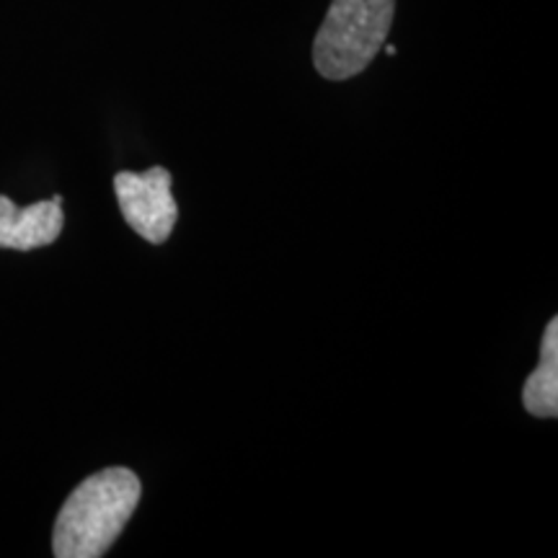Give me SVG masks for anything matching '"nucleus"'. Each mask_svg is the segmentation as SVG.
Wrapping results in <instances>:
<instances>
[{"label":"nucleus","mask_w":558,"mask_h":558,"mask_svg":"<svg viewBox=\"0 0 558 558\" xmlns=\"http://www.w3.org/2000/svg\"><path fill=\"white\" fill-rule=\"evenodd\" d=\"M140 478L135 471L104 469L73 488L62 505L52 533V554L58 558H99L114 546L140 505Z\"/></svg>","instance_id":"nucleus-1"},{"label":"nucleus","mask_w":558,"mask_h":558,"mask_svg":"<svg viewBox=\"0 0 558 558\" xmlns=\"http://www.w3.org/2000/svg\"><path fill=\"white\" fill-rule=\"evenodd\" d=\"M396 0H333L313 41V65L324 78L360 75L383 50Z\"/></svg>","instance_id":"nucleus-2"},{"label":"nucleus","mask_w":558,"mask_h":558,"mask_svg":"<svg viewBox=\"0 0 558 558\" xmlns=\"http://www.w3.org/2000/svg\"><path fill=\"white\" fill-rule=\"evenodd\" d=\"M114 194L128 226L148 243H166L177 228L179 205L171 192V173L153 166L145 173L120 171L114 177Z\"/></svg>","instance_id":"nucleus-3"},{"label":"nucleus","mask_w":558,"mask_h":558,"mask_svg":"<svg viewBox=\"0 0 558 558\" xmlns=\"http://www.w3.org/2000/svg\"><path fill=\"white\" fill-rule=\"evenodd\" d=\"M65 228L62 197L34 202L29 207H16L0 194V248L34 251L50 246Z\"/></svg>","instance_id":"nucleus-4"},{"label":"nucleus","mask_w":558,"mask_h":558,"mask_svg":"<svg viewBox=\"0 0 558 558\" xmlns=\"http://www.w3.org/2000/svg\"><path fill=\"white\" fill-rule=\"evenodd\" d=\"M522 407L538 418L558 416V320L550 318L543 333L541 362L522 388Z\"/></svg>","instance_id":"nucleus-5"}]
</instances>
